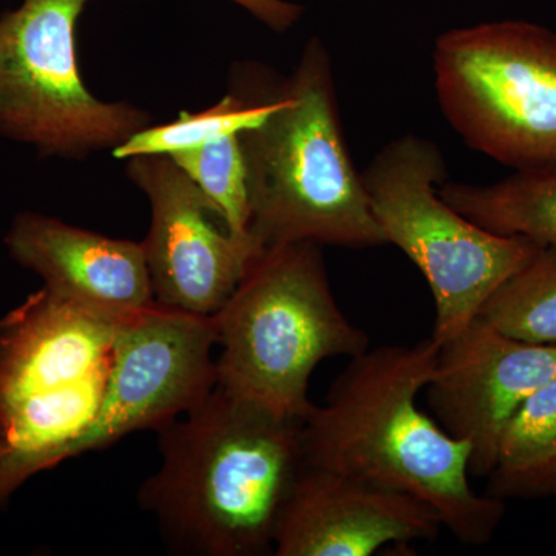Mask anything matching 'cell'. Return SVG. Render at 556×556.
<instances>
[{"label":"cell","mask_w":556,"mask_h":556,"mask_svg":"<svg viewBox=\"0 0 556 556\" xmlns=\"http://www.w3.org/2000/svg\"><path fill=\"white\" fill-rule=\"evenodd\" d=\"M433 338L368 348L302 420L305 466L405 493L437 511L466 546H484L506 517L501 497L471 489L470 447L417 407L437 365Z\"/></svg>","instance_id":"6da1fadb"},{"label":"cell","mask_w":556,"mask_h":556,"mask_svg":"<svg viewBox=\"0 0 556 556\" xmlns=\"http://www.w3.org/2000/svg\"><path fill=\"white\" fill-rule=\"evenodd\" d=\"M156 433L161 467L138 500L169 546L186 555H274L281 515L306 467L302 420L217 383Z\"/></svg>","instance_id":"7a4b0ae2"},{"label":"cell","mask_w":556,"mask_h":556,"mask_svg":"<svg viewBox=\"0 0 556 556\" xmlns=\"http://www.w3.org/2000/svg\"><path fill=\"white\" fill-rule=\"evenodd\" d=\"M273 100L262 123L240 131L255 239L265 248L294 241L348 249L387 244L348 150L324 40L306 42Z\"/></svg>","instance_id":"3957f363"},{"label":"cell","mask_w":556,"mask_h":556,"mask_svg":"<svg viewBox=\"0 0 556 556\" xmlns=\"http://www.w3.org/2000/svg\"><path fill=\"white\" fill-rule=\"evenodd\" d=\"M124 318L42 287L0 320V506L72 459L100 412Z\"/></svg>","instance_id":"277c9868"},{"label":"cell","mask_w":556,"mask_h":556,"mask_svg":"<svg viewBox=\"0 0 556 556\" xmlns=\"http://www.w3.org/2000/svg\"><path fill=\"white\" fill-rule=\"evenodd\" d=\"M212 318L218 386L298 420L314 407L309 380L321 362L371 348L340 309L311 241L266 248Z\"/></svg>","instance_id":"5b68a950"},{"label":"cell","mask_w":556,"mask_h":556,"mask_svg":"<svg viewBox=\"0 0 556 556\" xmlns=\"http://www.w3.org/2000/svg\"><path fill=\"white\" fill-rule=\"evenodd\" d=\"M387 244L422 273L437 306L439 345L478 317L482 305L544 244L482 229L439 195L447 163L437 142L408 134L376 153L362 172Z\"/></svg>","instance_id":"8992f818"},{"label":"cell","mask_w":556,"mask_h":556,"mask_svg":"<svg viewBox=\"0 0 556 556\" xmlns=\"http://www.w3.org/2000/svg\"><path fill=\"white\" fill-rule=\"evenodd\" d=\"M433 73L468 148L517 172L556 169V31L527 21L455 28L434 42Z\"/></svg>","instance_id":"52a82bcc"},{"label":"cell","mask_w":556,"mask_h":556,"mask_svg":"<svg viewBox=\"0 0 556 556\" xmlns=\"http://www.w3.org/2000/svg\"><path fill=\"white\" fill-rule=\"evenodd\" d=\"M89 0H24L0 16V137L39 155L86 160L152 124L146 110L94 97L76 30Z\"/></svg>","instance_id":"ba28073f"},{"label":"cell","mask_w":556,"mask_h":556,"mask_svg":"<svg viewBox=\"0 0 556 556\" xmlns=\"http://www.w3.org/2000/svg\"><path fill=\"white\" fill-rule=\"evenodd\" d=\"M214 318L152 305L121 321L100 412L73 457L159 430L217 386Z\"/></svg>","instance_id":"9c48e42d"},{"label":"cell","mask_w":556,"mask_h":556,"mask_svg":"<svg viewBox=\"0 0 556 556\" xmlns=\"http://www.w3.org/2000/svg\"><path fill=\"white\" fill-rule=\"evenodd\" d=\"M126 163L127 178L152 211L141 243L156 305L215 316L266 248L252 232H230L212 201L169 156H131Z\"/></svg>","instance_id":"30bf717a"},{"label":"cell","mask_w":556,"mask_h":556,"mask_svg":"<svg viewBox=\"0 0 556 556\" xmlns=\"http://www.w3.org/2000/svg\"><path fill=\"white\" fill-rule=\"evenodd\" d=\"M555 378L556 345L522 342L477 317L439 345L426 387L428 407L450 437L470 447V477L489 478L504 427Z\"/></svg>","instance_id":"8fae6325"},{"label":"cell","mask_w":556,"mask_h":556,"mask_svg":"<svg viewBox=\"0 0 556 556\" xmlns=\"http://www.w3.org/2000/svg\"><path fill=\"white\" fill-rule=\"evenodd\" d=\"M442 527L416 497L305 467L281 515L274 556H369L390 544L434 541Z\"/></svg>","instance_id":"7c38bea8"},{"label":"cell","mask_w":556,"mask_h":556,"mask_svg":"<svg viewBox=\"0 0 556 556\" xmlns=\"http://www.w3.org/2000/svg\"><path fill=\"white\" fill-rule=\"evenodd\" d=\"M10 257L54 294L127 317L155 305L142 243L112 239L62 219L21 212L5 236Z\"/></svg>","instance_id":"4fadbf2b"},{"label":"cell","mask_w":556,"mask_h":556,"mask_svg":"<svg viewBox=\"0 0 556 556\" xmlns=\"http://www.w3.org/2000/svg\"><path fill=\"white\" fill-rule=\"evenodd\" d=\"M439 195L489 232L556 247V169L515 172L493 185L442 182Z\"/></svg>","instance_id":"5bb4252c"},{"label":"cell","mask_w":556,"mask_h":556,"mask_svg":"<svg viewBox=\"0 0 556 556\" xmlns=\"http://www.w3.org/2000/svg\"><path fill=\"white\" fill-rule=\"evenodd\" d=\"M478 317L522 342L556 345V247L538 249L490 295Z\"/></svg>","instance_id":"9a60e30c"},{"label":"cell","mask_w":556,"mask_h":556,"mask_svg":"<svg viewBox=\"0 0 556 556\" xmlns=\"http://www.w3.org/2000/svg\"><path fill=\"white\" fill-rule=\"evenodd\" d=\"M273 97L257 98L247 91H229L217 104L200 112H181L167 124L144 127L113 150L116 160L139 155H170L177 150L257 126L273 109Z\"/></svg>","instance_id":"2e32d148"},{"label":"cell","mask_w":556,"mask_h":556,"mask_svg":"<svg viewBox=\"0 0 556 556\" xmlns=\"http://www.w3.org/2000/svg\"><path fill=\"white\" fill-rule=\"evenodd\" d=\"M167 156L203 190L230 232L251 233V204L240 134L225 135Z\"/></svg>","instance_id":"e0dca14e"},{"label":"cell","mask_w":556,"mask_h":556,"mask_svg":"<svg viewBox=\"0 0 556 556\" xmlns=\"http://www.w3.org/2000/svg\"><path fill=\"white\" fill-rule=\"evenodd\" d=\"M555 447L556 378L533 391L504 427L492 475L501 477L522 470L543 459Z\"/></svg>","instance_id":"ac0fdd59"},{"label":"cell","mask_w":556,"mask_h":556,"mask_svg":"<svg viewBox=\"0 0 556 556\" xmlns=\"http://www.w3.org/2000/svg\"><path fill=\"white\" fill-rule=\"evenodd\" d=\"M485 495L501 497L556 496V447L532 466L510 475L489 477Z\"/></svg>","instance_id":"d6986e66"},{"label":"cell","mask_w":556,"mask_h":556,"mask_svg":"<svg viewBox=\"0 0 556 556\" xmlns=\"http://www.w3.org/2000/svg\"><path fill=\"white\" fill-rule=\"evenodd\" d=\"M237 3L266 28L287 33L294 27L303 14L302 0H229Z\"/></svg>","instance_id":"ffe728a7"}]
</instances>
